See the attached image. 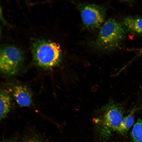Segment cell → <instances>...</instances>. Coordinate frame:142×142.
I'll return each mask as SVG.
<instances>
[{"label":"cell","mask_w":142,"mask_h":142,"mask_svg":"<svg viewBox=\"0 0 142 142\" xmlns=\"http://www.w3.org/2000/svg\"><path fill=\"white\" fill-rule=\"evenodd\" d=\"M77 6L80 11L83 23L88 30L100 28L105 20V8L94 4L80 3Z\"/></svg>","instance_id":"obj_5"},{"label":"cell","mask_w":142,"mask_h":142,"mask_svg":"<svg viewBox=\"0 0 142 142\" xmlns=\"http://www.w3.org/2000/svg\"><path fill=\"white\" fill-rule=\"evenodd\" d=\"M23 60L22 53L17 47L7 45L1 48L0 69L4 74L11 75L16 74L21 68Z\"/></svg>","instance_id":"obj_4"},{"label":"cell","mask_w":142,"mask_h":142,"mask_svg":"<svg viewBox=\"0 0 142 142\" xmlns=\"http://www.w3.org/2000/svg\"><path fill=\"white\" fill-rule=\"evenodd\" d=\"M21 142H46V141L39 135L36 134H33L25 136Z\"/></svg>","instance_id":"obj_11"},{"label":"cell","mask_w":142,"mask_h":142,"mask_svg":"<svg viewBox=\"0 0 142 142\" xmlns=\"http://www.w3.org/2000/svg\"><path fill=\"white\" fill-rule=\"evenodd\" d=\"M33 59L38 66L51 68L57 65L60 61L61 50L56 43L46 40L36 41L33 44Z\"/></svg>","instance_id":"obj_3"},{"label":"cell","mask_w":142,"mask_h":142,"mask_svg":"<svg viewBox=\"0 0 142 142\" xmlns=\"http://www.w3.org/2000/svg\"><path fill=\"white\" fill-rule=\"evenodd\" d=\"M142 54V48L139 50V53L137 56H139Z\"/></svg>","instance_id":"obj_13"},{"label":"cell","mask_w":142,"mask_h":142,"mask_svg":"<svg viewBox=\"0 0 142 142\" xmlns=\"http://www.w3.org/2000/svg\"><path fill=\"white\" fill-rule=\"evenodd\" d=\"M126 36V30L113 18L107 20L100 28L96 45L101 49L111 50L118 47Z\"/></svg>","instance_id":"obj_2"},{"label":"cell","mask_w":142,"mask_h":142,"mask_svg":"<svg viewBox=\"0 0 142 142\" xmlns=\"http://www.w3.org/2000/svg\"><path fill=\"white\" fill-rule=\"evenodd\" d=\"M123 23L129 32L137 34L142 33V18L127 17L124 19Z\"/></svg>","instance_id":"obj_8"},{"label":"cell","mask_w":142,"mask_h":142,"mask_svg":"<svg viewBox=\"0 0 142 142\" xmlns=\"http://www.w3.org/2000/svg\"><path fill=\"white\" fill-rule=\"evenodd\" d=\"M131 136L132 142H142V120H138L134 125Z\"/></svg>","instance_id":"obj_9"},{"label":"cell","mask_w":142,"mask_h":142,"mask_svg":"<svg viewBox=\"0 0 142 142\" xmlns=\"http://www.w3.org/2000/svg\"><path fill=\"white\" fill-rule=\"evenodd\" d=\"M18 140L17 137L14 136L8 139L2 140L1 142H18Z\"/></svg>","instance_id":"obj_12"},{"label":"cell","mask_w":142,"mask_h":142,"mask_svg":"<svg viewBox=\"0 0 142 142\" xmlns=\"http://www.w3.org/2000/svg\"><path fill=\"white\" fill-rule=\"evenodd\" d=\"M13 95L17 103L20 106L28 107L32 102V95L29 89L22 85L14 86L13 89Z\"/></svg>","instance_id":"obj_6"},{"label":"cell","mask_w":142,"mask_h":142,"mask_svg":"<svg viewBox=\"0 0 142 142\" xmlns=\"http://www.w3.org/2000/svg\"><path fill=\"white\" fill-rule=\"evenodd\" d=\"M134 119L132 114H130L123 118L117 131L120 133L126 132L132 126Z\"/></svg>","instance_id":"obj_10"},{"label":"cell","mask_w":142,"mask_h":142,"mask_svg":"<svg viewBox=\"0 0 142 142\" xmlns=\"http://www.w3.org/2000/svg\"><path fill=\"white\" fill-rule=\"evenodd\" d=\"M121 104L110 101L103 109L101 115L94 118V122L100 136L106 138L112 131L117 130L123 119Z\"/></svg>","instance_id":"obj_1"},{"label":"cell","mask_w":142,"mask_h":142,"mask_svg":"<svg viewBox=\"0 0 142 142\" xmlns=\"http://www.w3.org/2000/svg\"><path fill=\"white\" fill-rule=\"evenodd\" d=\"M11 100L8 93L1 91L0 94V118L1 120L5 118L10 111Z\"/></svg>","instance_id":"obj_7"}]
</instances>
